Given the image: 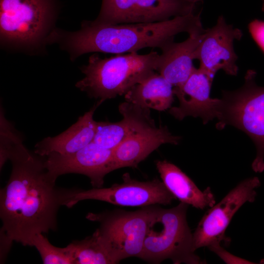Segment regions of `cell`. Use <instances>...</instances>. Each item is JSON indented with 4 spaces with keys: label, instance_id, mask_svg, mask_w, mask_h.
<instances>
[{
    "label": "cell",
    "instance_id": "obj_1",
    "mask_svg": "<svg viewBox=\"0 0 264 264\" xmlns=\"http://www.w3.org/2000/svg\"><path fill=\"white\" fill-rule=\"evenodd\" d=\"M5 155L12 168L0 192V245L10 248L15 241L31 246L36 235L56 231L58 210L66 205L70 189L56 186L57 178L47 170L44 157L30 152L20 137Z\"/></svg>",
    "mask_w": 264,
    "mask_h": 264
},
{
    "label": "cell",
    "instance_id": "obj_2",
    "mask_svg": "<svg viewBox=\"0 0 264 264\" xmlns=\"http://www.w3.org/2000/svg\"><path fill=\"white\" fill-rule=\"evenodd\" d=\"M200 12L174 17L167 21L150 22L109 24L84 21L81 29L68 32L54 29L49 44H58L66 51L71 61L90 52L120 54L137 52L146 47L161 49L174 41L176 35L203 33Z\"/></svg>",
    "mask_w": 264,
    "mask_h": 264
},
{
    "label": "cell",
    "instance_id": "obj_3",
    "mask_svg": "<svg viewBox=\"0 0 264 264\" xmlns=\"http://www.w3.org/2000/svg\"><path fill=\"white\" fill-rule=\"evenodd\" d=\"M159 55L156 51L144 55L132 52L102 59L94 54L81 67L85 77L75 86L101 102L125 95L156 70Z\"/></svg>",
    "mask_w": 264,
    "mask_h": 264
},
{
    "label": "cell",
    "instance_id": "obj_4",
    "mask_svg": "<svg viewBox=\"0 0 264 264\" xmlns=\"http://www.w3.org/2000/svg\"><path fill=\"white\" fill-rule=\"evenodd\" d=\"M188 206L181 202L169 209L153 205L140 259L153 264L167 259L175 264L206 263L194 249L186 218Z\"/></svg>",
    "mask_w": 264,
    "mask_h": 264
},
{
    "label": "cell",
    "instance_id": "obj_5",
    "mask_svg": "<svg viewBox=\"0 0 264 264\" xmlns=\"http://www.w3.org/2000/svg\"><path fill=\"white\" fill-rule=\"evenodd\" d=\"M0 42L27 50L42 49L55 29L59 0H0Z\"/></svg>",
    "mask_w": 264,
    "mask_h": 264
},
{
    "label": "cell",
    "instance_id": "obj_6",
    "mask_svg": "<svg viewBox=\"0 0 264 264\" xmlns=\"http://www.w3.org/2000/svg\"><path fill=\"white\" fill-rule=\"evenodd\" d=\"M256 71L249 69L242 87L222 91L216 127L233 126L251 138L257 149L252 168L261 173L264 170V87L256 84Z\"/></svg>",
    "mask_w": 264,
    "mask_h": 264
},
{
    "label": "cell",
    "instance_id": "obj_7",
    "mask_svg": "<svg viewBox=\"0 0 264 264\" xmlns=\"http://www.w3.org/2000/svg\"><path fill=\"white\" fill-rule=\"evenodd\" d=\"M153 205L134 211L115 209L87 215L88 220L99 223L96 231L115 264L130 257L140 258Z\"/></svg>",
    "mask_w": 264,
    "mask_h": 264
},
{
    "label": "cell",
    "instance_id": "obj_8",
    "mask_svg": "<svg viewBox=\"0 0 264 264\" xmlns=\"http://www.w3.org/2000/svg\"><path fill=\"white\" fill-rule=\"evenodd\" d=\"M122 178L121 183L108 188H72L66 206L70 208L80 201L92 199L123 206L144 207L168 205L176 199L157 178L140 181L132 178L129 173L124 174Z\"/></svg>",
    "mask_w": 264,
    "mask_h": 264
},
{
    "label": "cell",
    "instance_id": "obj_9",
    "mask_svg": "<svg viewBox=\"0 0 264 264\" xmlns=\"http://www.w3.org/2000/svg\"><path fill=\"white\" fill-rule=\"evenodd\" d=\"M261 185L257 177L241 181L217 204L204 214L199 221L193 235V246L196 251L215 243L229 244L230 239L225 231L239 209L246 202L254 201L255 189Z\"/></svg>",
    "mask_w": 264,
    "mask_h": 264
},
{
    "label": "cell",
    "instance_id": "obj_10",
    "mask_svg": "<svg viewBox=\"0 0 264 264\" xmlns=\"http://www.w3.org/2000/svg\"><path fill=\"white\" fill-rule=\"evenodd\" d=\"M197 3L191 0H102L94 21L109 24L162 22L194 12Z\"/></svg>",
    "mask_w": 264,
    "mask_h": 264
},
{
    "label": "cell",
    "instance_id": "obj_11",
    "mask_svg": "<svg viewBox=\"0 0 264 264\" xmlns=\"http://www.w3.org/2000/svg\"><path fill=\"white\" fill-rule=\"evenodd\" d=\"M242 37L241 30L227 24L222 15L219 16L214 26L205 29L197 49L195 59L199 61V68L213 78L220 69L229 75H237L238 57L233 44Z\"/></svg>",
    "mask_w": 264,
    "mask_h": 264
},
{
    "label": "cell",
    "instance_id": "obj_12",
    "mask_svg": "<svg viewBox=\"0 0 264 264\" xmlns=\"http://www.w3.org/2000/svg\"><path fill=\"white\" fill-rule=\"evenodd\" d=\"M44 157L47 170L56 178L66 174H80L89 177L93 188L102 187L106 175L113 171V150L93 141L72 154L51 153Z\"/></svg>",
    "mask_w": 264,
    "mask_h": 264
},
{
    "label": "cell",
    "instance_id": "obj_13",
    "mask_svg": "<svg viewBox=\"0 0 264 264\" xmlns=\"http://www.w3.org/2000/svg\"><path fill=\"white\" fill-rule=\"evenodd\" d=\"M213 78L195 67L182 85L174 87L179 105L171 108L169 113L178 120L187 116L200 117L204 124L217 118L220 99L210 97Z\"/></svg>",
    "mask_w": 264,
    "mask_h": 264
},
{
    "label": "cell",
    "instance_id": "obj_14",
    "mask_svg": "<svg viewBox=\"0 0 264 264\" xmlns=\"http://www.w3.org/2000/svg\"><path fill=\"white\" fill-rule=\"evenodd\" d=\"M150 110L127 101L121 103L119 110L122 119L115 123L97 122L93 141L113 150L134 134L156 126Z\"/></svg>",
    "mask_w": 264,
    "mask_h": 264
},
{
    "label": "cell",
    "instance_id": "obj_15",
    "mask_svg": "<svg viewBox=\"0 0 264 264\" xmlns=\"http://www.w3.org/2000/svg\"><path fill=\"white\" fill-rule=\"evenodd\" d=\"M181 137L173 135L167 126H154L131 136L113 150V170L136 168L153 152L164 144L177 145Z\"/></svg>",
    "mask_w": 264,
    "mask_h": 264
},
{
    "label": "cell",
    "instance_id": "obj_16",
    "mask_svg": "<svg viewBox=\"0 0 264 264\" xmlns=\"http://www.w3.org/2000/svg\"><path fill=\"white\" fill-rule=\"evenodd\" d=\"M204 32L189 35L181 42H171L160 49L156 71L174 87L182 85L195 68L193 62Z\"/></svg>",
    "mask_w": 264,
    "mask_h": 264
},
{
    "label": "cell",
    "instance_id": "obj_17",
    "mask_svg": "<svg viewBox=\"0 0 264 264\" xmlns=\"http://www.w3.org/2000/svg\"><path fill=\"white\" fill-rule=\"evenodd\" d=\"M102 103L98 101L65 132L55 136L47 137L38 142L35 146L34 153L41 156L51 153L67 154L75 153L92 142L97 125L93 114Z\"/></svg>",
    "mask_w": 264,
    "mask_h": 264
},
{
    "label": "cell",
    "instance_id": "obj_18",
    "mask_svg": "<svg viewBox=\"0 0 264 264\" xmlns=\"http://www.w3.org/2000/svg\"><path fill=\"white\" fill-rule=\"evenodd\" d=\"M155 165L166 188L180 202L199 209L210 208L215 204L210 187L200 190L177 166L167 160H158Z\"/></svg>",
    "mask_w": 264,
    "mask_h": 264
},
{
    "label": "cell",
    "instance_id": "obj_19",
    "mask_svg": "<svg viewBox=\"0 0 264 264\" xmlns=\"http://www.w3.org/2000/svg\"><path fill=\"white\" fill-rule=\"evenodd\" d=\"M174 86L155 72L133 87L125 95L126 101L149 109L164 111L174 102Z\"/></svg>",
    "mask_w": 264,
    "mask_h": 264
},
{
    "label": "cell",
    "instance_id": "obj_20",
    "mask_svg": "<svg viewBox=\"0 0 264 264\" xmlns=\"http://www.w3.org/2000/svg\"><path fill=\"white\" fill-rule=\"evenodd\" d=\"M76 264H114L110 253L98 234L70 243Z\"/></svg>",
    "mask_w": 264,
    "mask_h": 264
},
{
    "label": "cell",
    "instance_id": "obj_21",
    "mask_svg": "<svg viewBox=\"0 0 264 264\" xmlns=\"http://www.w3.org/2000/svg\"><path fill=\"white\" fill-rule=\"evenodd\" d=\"M31 246L38 250L44 264H76L70 243L65 247H58L52 245L43 233H40L34 237Z\"/></svg>",
    "mask_w": 264,
    "mask_h": 264
},
{
    "label": "cell",
    "instance_id": "obj_22",
    "mask_svg": "<svg viewBox=\"0 0 264 264\" xmlns=\"http://www.w3.org/2000/svg\"><path fill=\"white\" fill-rule=\"evenodd\" d=\"M209 249L215 253L223 261L227 264H253L243 258L238 257L227 251L220 243L213 244L208 247Z\"/></svg>",
    "mask_w": 264,
    "mask_h": 264
},
{
    "label": "cell",
    "instance_id": "obj_23",
    "mask_svg": "<svg viewBox=\"0 0 264 264\" xmlns=\"http://www.w3.org/2000/svg\"><path fill=\"white\" fill-rule=\"evenodd\" d=\"M248 27L252 38L264 52V21L255 19Z\"/></svg>",
    "mask_w": 264,
    "mask_h": 264
},
{
    "label": "cell",
    "instance_id": "obj_24",
    "mask_svg": "<svg viewBox=\"0 0 264 264\" xmlns=\"http://www.w3.org/2000/svg\"><path fill=\"white\" fill-rule=\"evenodd\" d=\"M196 3H198L199 2L202 1V0H191Z\"/></svg>",
    "mask_w": 264,
    "mask_h": 264
},
{
    "label": "cell",
    "instance_id": "obj_25",
    "mask_svg": "<svg viewBox=\"0 0 264 264\" xmlns=\"http://www.w3.org/2000/svg\"><path fill=\"white\" fill-rule=\"evenodd\" d=\"M262 10H263V11H264V0H263Z\"/></svg>",
    "mask_w": 264,
    "mask_h": 264
}]
</instances>
